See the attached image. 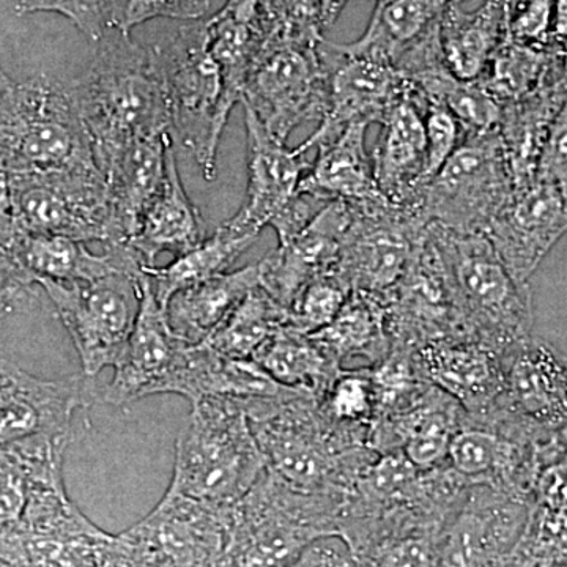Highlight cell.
I'll list each match as a JSON object with an SVG mask.
<instances>
[{
  "mask_svg": "<svg viewBox=\"0 0 567 567\" xmlns=\"http://www.w3.org/2000/svg\"><path fill=\"white\" fill-rule=\"evenodd\" d=\"M316 402L328 423L369 446L377 413L371 369H341Z\"/></svg>",
  "mask_w": 567,
  "mask_h": 567,
  "instance_id": "40",
  "label": "cell"
},
{
  "mask_svg": "<svg viewBox=\"0 0 567 567\" xmlns=\"http://www.w3.org/2000/svg\"><path fill=\"white\" fill-rule=\"evenodd\" d=\"M555 0H522L511 10L509 39L529 47H550Z\"/></svg>",
  "mask_w": 567,
  "mask_h": 567,
  "instance_id": "48",
  "label": "cell"
},
{
  "mask_svg": "<svg viewBox=\"0 0 567 567\" xmlns=\"http://www.w3.org/2000/svg\"><path fill=\"white\" fill-rule=\"evenodd\" d=\"M424 126L427 147H425L423 185L442 169L443 164L456 152L465 137V130L462 128L461 123L454 117L453 112L442 103L427 100Z\"/></svg>",
  "mask_w": 567,
  "mask_h": 567,
  "instance_id": "45",
  "label": "cell"
},
{
  "mask_svg": "<svg viewBox=\"0 0 567 567\" xmlns=\"http://www.w3.org/2000/svg\"><path fill=\"white\" fill-rule=\"evenodd\" d=\"M352 293L336 271L306 284L286 309V327L301 334H312L333 322Z\"/></svg>",
  "mask_w": 567,
  "mask_h": 567,
  "instance_id": "42",
  "label": "cell"
},
{
  "mask_svg": "<svg viewBox=\"0 0 567 567\" xmlns=\"http://www.w3.org/2000/svg\"><path fill=\"white\" fill-rule=\"evenodd\" d=\"M173 141L171 133H164L133 142L104 173L112 245L130 244L142 216L162 192Z\"/></svg>",
  "mask_w": 567,
  "mask_h": 567,
  "instance_id": "26",
  "label": "cell"
},
{
  "mask_svg": "<svg viewBox=\"0 0 567 567\" xmlns=\"http://www.w3.org/2000/svg\"><path fill=\"white\" fill-rule=\"evenodd\" d=\"M92 377L44 380L0 358V451L22 457L70 445L78 415L91 405Z\"/></svg>",
  "mask_w": 567,
  "mask_h": 567,
  "instance_id": "11",
  "label": "cell"
},
{
  "mask_svg": "<svg viewBox=\"0 0 567 567\" xmlns=\"http://www.w3.org/2000/svg\"><path fill=\"white\" fill-rule=\"evenodd\" d=\"M9 251L37 282L93 281L115 271L141 275L145 267L128 244L104 246V254L96 256L63 235L20 233Z\"/></svg>",
  "mask_w": 567,
  "mask_h": 567,
  "instance_id": "28",
  "label": "cell"
},
{
  "mask_svg": "<svg viewBox=\"0 0 567 567\" xmlns=\"http://www.w3.org/2000/svg\"><path fill=\"white\" fill-rule=\"evenodd\" d=\"M18 13H33V11H55L69 18L78 29L89 39L100 41L103 39L106 21L104 0H20Z\"/></svg>",
  "mask_w": 567,
  "mask_h": 567,
  "instance_id": "47",
  "label": "cell"
},
{
  "mask_svg": "<svg viewBox=\"0 0 567 567\" xmlns=\"http://www.w3.org/2000/svg\"><path fill=\"white\" fill-rule=\"evenodd\" d=\"M429 102L442 103L453 112L465 134L495 132L502 104L495 102L477 81H461L446 69L425 71L412 80Z\"/></svg>",
  "mask_w": 567,
  "mask_h": 567,
  "instance_id": "41",
  "label": "cell"
},
{
  "mask_svg": "<svg viewBox=\"0 0 567 567\" xmlns=\"http://www.w3.org/2000/svg\"><path fill=\"white\" fill-rule=\"evenodd\" d=\"M451 6L440 22V47L446 69L461 81H477L509 35L506 0H484L476 10Z\"/></svg>",
  "mask_w": 567,
  "mask_h": 567,
  "instance_id": "31",
  "label": "cell"
},
{
  "mask_svg": "<svg viewBox=\"0 0 567 567\" xmlns=\"http://www.w3.org/2000/svg\"><path fill=\"white\" fill-rule=\"evenodd\" d=\"M155 52L166 85L171 136L192 153L204 177L213 181L229 114L224 111L221 70L208 48L205 22L185 25Z\"/></svg>",
  "mask_w": 567,
  "mask_h": 567,
  "instance_id": "7",
  "label": "cell"
},
{
  "mask_svg": "<svg viewBox=\"0 0 567 567\" xmlns=\"http://www.w3.org/2000/svg\"><path fill=\"white\" fill-rule=\"evenodd\" d=\"M141 309L133 333L115 363L114 379L104 388L107 404L123 406L153 394L171 393L183 350L167 323L166 309L156 300L151 281L142 271Z\"/></svg>",
  "mask_w": 567,
  "mask_h": 567,
  "instance_id": "19",
  "label": "cell"
},
{
  "mask_svg": "<svg viewBox=\"0 0 567 567\" xmlns=\"http://www.w3.org/2000/svg\"><path fill=\"white\" fill-rule=\"evenodd\" d=\"M567 100V78L548 84L527 99L502 106L499 140L514 188L536 182L537 164L551 123Z\"/></svg>",
  "mask_w": 567,
  "mask_h": 567,
  "instance_id": "34",
  "label": "cell"
},
{
  "mask_svg": "<svg viewBox=\"0 0 567 567\" xmlns=\"http://www.w3.org/2000/svg\"><path fill=\"white\" fill-rule=\"evenodd\" d=\"M566 233L567 197L554 186L536 181L514 189L484 235L509 274L518 282L528 284Z\"/></svg>",
  "mask_w": 567,
  "mask_h": 567,
  "instance_id": "18",
  "label": "cell"
},
{
  "mask_svg": "<svg viewBox=\"0 0 567 567\" xmlns=\"http://www.w3.org/2000/svg\"><path fill=\"white\" fill-rule=\"evenodd\" d=\"M550 47L567 55V0H555L550 25Z\"/></svg>",
  "mask_w": 567,
  "mask_h": 567,
  "instance_id": "52",
  "label": "cell"
},
{
  "mask_svg": "<svg viewBox=\"0 0 567 567\" xmlns=\"http://www.w3.org/2000/svg\"><path fill=\"white\" fill-rule=\"evenodd\" d=\"M141 276L115 271L93 281H39L73 339L85 375L93 379L122 357L140 315Z\"/></svg>",
  "mask_w": 567,
  "mask_h": 567,
  "instance_id": "12",
  "label": "cell"
},
{
  "mask_svg": "<svg viewBox=\"0 0 567 567\" xmlns=\"http://www.w3.org/2000/svg\"><path fill=\"white\" fill-rule=\"evenodd\" d=\"M341 369H371L393 350L382 298L352 292L333 322L308 334Z\"/></svg>",
  "mask_w": 567,
  "mask_h": 567,
  "instance_id": "32",
  "label": "cell"
},
{
  "mask_svg": "<svg viewBox=\"0 0 567 567\" xmlns=\"http://www.w3.org/2000/svg\"><path fill=\"white\" fill-rule=\"evenodd\" d=\"M565 78L567 55L563 52L554 47L517 43L507 37L477 82L495 102L505 106Z\"/></svg>",
  "mask_w": 567,
  "mask_h": 567,
  "instance_id": "36",
  "label": "cell"
},
{
  "mask_svg": "<svg viewBox=\"0 0 567 567\" xmlns=\"http://www.w3.org/2000/svg\"><path fill=\"white\" fill-rule=\"evenodd\" d=\"M229 509L167 488L147 517L112 537L106 567H218Z\"/></svg>",
  "mask_w": 567,
  "mask_h": 567,
  "instance_id": "9",
  "label": "cell"
},
{
  "mask_svg": "<svg viewBox=\"0 0 567 567\" xmlns=\"http://www.w3.org/2000/svg\"><path fill=\"white\" fill-rule=\"evenodd\" d=\"M18 234H52L112 245L107 185L10 175Z\"/></svg>",
  "mask_w": 567,
  "mask_h": 567,
  "instance_id": "17",
  "label": "cell"
},
{
  "mask_svg": "<svg viewBox=\"0 0 567 567\" xmlns=\"http://www.w3.org/2000/svg\"><path fill=\"white\" fill-rule=\"evenodd\" d=\"M286 309L257 286L204 344L233 360H252L257 350L286 327Z\"/></svg>",
  "mask_w": 567,
  "mask_h": 567,
  "instance_id": "39",
  "label": "cell"
},
{
  "mask_svg": "<svg viewBox=\"0 0 567 567\" xmlns=\"http://www.w3.org/2000/svg\"><path fill=\"white\" fill-rule=\"evenodd\" d=\"M499 410L539 432L567 423V357L540 339H528L506 357Z\"/></svg>",
  "mask_w": 567,
  "mask_h": 567,
  "instance_id": "24",
  "label": "cell"
},
{
  "mask_svg": "<svg viewBox=\"0 0 567 567\" xmlns=\"http://www.w3.org/2000/svg\"><path fill=\"white\" fill-rule=\"evenodd\" d=\"M245 122L248 133V194L240 212L226 221L237 233L259 237L265 226L300 192L311 163L306 155L286 147L265 130L262 122L246 104Z\"/></svg>",
  "mask_w": 567,
  "mask_h": 567,
  "instance_id": "21",
  "label": "cell"
},
{
  "mask_svg": "<svg viewBox=\"0 0 567 567\" xmlns=\"http://www.w3.org/2000/svg\"><path fill=\"white\" fill-rule=\"evenodd\" d=\"M443 529L423 528L388 537L353 557L354 561L358 567H435Z\"/></svg>",
  "mask_w": 567,
  "mask_h": 567,
  "instance_id": "43",
  "label": "cell"
},
{
  "mask_svg": "<svg viewBox=\"0 0 567 567\" xmlns=\"http://www.w3.org/2000/svg\"><path fill=\"white\" fill-rule=\"evenodd\" d=\"M350 219L349 204L333 200L300 234L268 254L259 262L265 292L287 309L306 284L334 271Z\"/></svg>",
  "mask_w": 567,
  "mask_h": 567,
  "instance_id": "22",
  "label": "cell"
},
{
  "mask_svg": "<svg viewBox=\"0 0 567 567\" xmlns=\"http://www.w3.org/2000/svg\"><path fill=\"white\" fill-rule=\"evenodd\" d=\"M257 286H260L259 264L213 276L171 297L166 305L167 323L186 344H204Z\"/></svg>",
  "mask_w": 567,
  "mask_h": 567,
  "instance_id": "35",
  "label": "cell"
},
{
  "mask_svg": "<svg viewBox=\"0 0 567 567\" xmlns=\"http://www.w3.org/2000/svg\"><path fill=\"white\" fill-rule=\"evenodd\" d=\"M536 181L554 186L567 197V100L551 123L537 164Z\"/></svg>",
  "mask_w": 567,
  "mask_h": 567,
  "instance_id": "49",
  "label": "cell"
},
{
  "mask_svg": "<svg viewBox=\"0 0 567 567\" xmlns=\"http://www.w3.org/2000/svg\"><path fill=\"white\" fill-rule=\"evenodd\" d=\"M256 241L234 230L226 223L216 230L212 238L192 251L182 254L166 267H144L145 276L151 281L153 293L158 303L166 309L167 301L183 289L207 281L213 276L226 274L233 265Z\"/></svg>",
  "mask_w": 567,
  "mask_h": 567,
  "instance_id": "38",
  "label": "cell"
},
{
  "mask_svg": "<svg viewBox=\"0 0 567 567\" xmlns=\"http://www.w3.org/2000/svg\"><path fill=\"white\" fill-rule=\"evenodd\" d=\"M271 379L287 390L319 399L341 371L308 334L282 327L252 357Z\"/></svg>",
  "mask_w": 567,
  "mask_h": 567,
  "instance_id": "37",
  "label": "cell"
},
{
  "mask_svg": "<svg viewBox=\"0 0 567 567\" xmlns=\"http://www.w3.org/2000/svg\"><path fill=\"white\" fill-rule=\"evenodd\" d=\"M284 567H357L350 548L339 537H322Z\"/></svg>",
  "mask_w": 567,
  "mask_h": 567,
  "instance_id": "51",
  "label": "cell"
},
{
  "mask_svg": "<svg viewBox=\"0 0 567 567\" xmlns=\"http://www.w3.org/2000/svg\"><path fill=\"white\" fill-rule=\"evenodd\" d=\"M514 189L498 128L465 134L442 169L421 186L417 208L427 224L484 235Z\"/></svg>",
  "mask_w": 567,
  "mask_h": 567,
  "instance_id": "8",
  "label": "cell"
},
{
  "mask_svg": "<svg viewBox=\"0 0 567 567\" xmlns=\"http://www.w3.org/2000/svg\"><path fill=\"white\" fill-rule=\"evenodd\" d=\"M322 41L271 37L249 71L240 103L278 141L286 142L301 123L322 121L328 110Z\"/></svg>",
  "mask_w": 567,
  "mask_h": 567,
  "instance_id": "10",
  "label": "cell"
},
{
  "mask_svg": "<svg viewBox=\"0 0 567 567\" xmlns=\"http://www.w3.org/2000/svg\"><path fill=\"white\" fill-rule=\"evenodd\" d=\"M70 95L103 175L133 142L171 133L155 48L141 47L121 32L103 37L95 61Z\"/></svg>",
  "mask_w": 567,
  "mask_h": 567,
  "instance_id": "1",
  "label": "cell"
},
{
  "mask_svg": "<svg viewBox=\"0 0 567 567\" xmlns=\"http://www.w3.org/2000/svg\"><path fill=\"white\" fill-rule=\"evenodd\" d=\"M328 70V110L319 128L295 152H306L338 137L352 123H380L409 80L393 65L365 55L350 54L341 44L320 43Z\"/></svg>",
  "mask_w": 567,
  "mask_h": 567,
  "instance_id": "16",
  "label": "cell"
},
{
  "mask_svg": "<svg viewBox=\"0 0 567 567\" xmlns=\"http://www.w3.org/2000/svg\"><path fill=\"white\" fill-rule=\"evenodd\" d=\"M421 374L465 413L498 412L505 395L506 357L468 334L450 336L413 350Z\"/></svg>",
  "mask_w": 567,
  "mask_h": 567,
  "instance_id": "20",
  "label": "cell"
},
{
  "mask_svg": "<svg viewBox=\"0 0 567 567\" xmlns=\"http://www.w3.org/2000/svg\"><path fill=\"white\" fill-rule=\"evenodd\" d=\"M208 48L221 70L224 111L230 115L241 102L254 62L274 33L270 0H227L210 21L205 22Z\"/></svg>",
  "mask_w": 567,
  "mask_h": 567,
  "instance_id": "27",
  "label": "cell"
},
{
  "mask_svg": "<svg viewBox=\"0 0 567 567\" xmlns=\"http://www.w3.org/2000/svg\"><path fill=\"white\" fill-rule=\"evenodd\" d=\"M427 99L413 82L391 104L382 118V132L372 153L380 192L402 207L417 208L425 167Z\"/></svg>",
  "mask_w": 567,
  "mask_h": 567,
  "instance_id": "23",
  "label": "cell"
},
{
  "mask_svg": "<svg viewBox=\"0 0 567 567\" xmlns=\"http://www.w3.org/2000/svg\"><path fill=\"white\" fill-rule=\"evenodd\" d=\"M205 233L207 226L203 215L183 188L173 144L167 148L166 178L162 192L142 216L137 233L128 245L145 267H155L159 254L173 252L178 257L192 251L203 244Z\"/></svg>",
  "mask_w": 567,
  "mask_h": 567,
  "instance_id": "30",
  "label": "cell"
},
{
  "mask_svg": "<svg viewBox=\"0 0 567 567\" xmlns=\"http://www.w3.org/2000/svg\"><path fill=\"white\" fill-rule=\"evenodd\" d=\"M465 410L434 385L412 405L395 415L377 420L369 446L377 454H404L416 468L432 470L446 464L451 439Z\"/></svg>",
  "mask_w": 567,
  "mask_h": 567,
  "instance_id": "25",
  "label": "cell"
},
{
  "mask_svg": "<svg viewBox=\"0 0 567 567\" xmlns=\"http://www.w3.org/2000/svg\"><path fill=\"white\" fill-rule=\"evenodd\" d=\"M350 210L352 219L342 240L336 275L352 292L375 295L385 301L409 271L429 224L420 208L402 207L391 200Z\"/></svg>",
  "mask_w": 567,
  "mask_h": 567,
  "instance_id": "13",
  "label": "cell"
},
{
  "mask_svg": "<svg viewBox=\"0 0 567 567\" xmlns=\"http://www.w3.org/2000/svg\"><path fill=\"white\" fill-rule=\"evenodd\" d=\"M328 204V200L315 194L298 192L297 196L271 219L270 226L278 234L279 245L300 234Z\"/></svg>",
  "mask_w": 567,
  "mask_h": 567,
  "instance_id": "50",
  "label": "cell"
},
{
  "mask_svg": "<svg viewBox=\"0 0 567 567\" xmlns=\"http://www.w3.org/2000/svg\"><path fill=\"white\" fill-rule=\"evenodd\" d=\"M265 470L241 402L208 398L193 405L178 435L169 488L215 509H229Z\"/></svg>",
  "mask_w": 567,
  "mask_h": 567,
  "instance_id": "5",
  "label": "cell"
},
{
  "mask_svg": "<svg viewBox=\"0 0 567 567\" xmlns=\"http://www.w3.org/2000/svg\"><path fill=\"white\" fill-rule=\"evenodd\" d=\"M344 495L316 494L264 475L227 514L218 567H284L322 537H336Z\"/></svg>",
  "mask_w": 567,
  "mask_h": 567,
  "instance_id": "4",
  "label": "cell"
},
{
  "mask_svg": "<svg viewBox=\"0 0 567 567\" xmlns=\"http://www.w3.org/2000/svg\"><path fill=\"white\" fill-rule=\"evenodd\" d=\"M29 495V476L17 457L0 451V537L20 522Z\"/></svg>",
  "mask_w": 567,
  "mask_h": 567,
  "instance_id": "46",
  "label": "cell"
},
{
  "mask_svg": "<svg viewBox=\"0 0 567 567\" xmlns=\"http://www.w3.org/2000/svg\"><path fill=\"white\" fill-rule=\"evenodd\" d=\"M377 2H385V0H377Z\"/></svg>",
  "mask_w": 567,
  "mask_h": 567,
  "instance_id": "55",
  "label": "cell"
},
{
  "mask_svg": "<svg viewBox=\"0 0 567 567\" xmlns=\"http://www.w3.org/2000/svg\"><path fill=\"white\" fill-rule=\"evenodd\" d=\"M532 502L491 486H472L447 520L435 567H509Z\"/></svg>",
  "mask_w": 567,
  "mask_h": 567,
  "instance_id": "14",
  "label": "cell"
},
{
  "mask_svg": "<svg viewBox=\"0 0 567 567\" xmlns=\"http://www.w3.org/2000/svg\"><path fill=\"white\" fill-rule=\"evenodd\" d=\"M445 260L466 334L507 357L533 338L529 284L518 282L483 234L429 224Z\"/></svg>",
  "mask_w": 567,
  "mask_h": 567,
  "instance_id": "6",
  "label": "cell"
},
{
  "mask_svg": "<svg viewBox=\"0 0 567 567\" xmlns=\"http://www.w3.org/2000/svg\"><path fill=\"white\" fill-rule=\"evenodd\" d=\"M107 24L115 31L130 35L133 28L155 18L199 20L210 0H104Z\"/></svg>",
  "mask_w": 567,
  "mask_h": 567,
  "instance_id": "44",
  "label": "cell"
},
{
  "mask_svg": "<svg viewBox=\"0 0 567 567\" xmlns=\"http://www.w3.org/2000/svg\"><path fill=\"white\" fill-rule=\"evenodd\" d=\"M0 164L11 175L106 185L70 92L37 80L0 106Z\"/></svg>",
  "mask_w": 567,
  "mask_h": 567,
  "instance_id": "3",
  "label": "cell"
},
{
  "mask_svg": "<svg viewBox=\"0 0 567 567\" xmlns=\"http://www.w3.org/2000/svg\"><path fill=\"white\" fill-rule=\"evenodd\" d=\"M268 472L316 494L346 495L377 457L328 423L315 398L287 393L241 402Z\"/></svg>",
  "mask_w": 567,
  "mask_h": 567,
  "instance_id": "2",
  "label": "cell"
},
{
  "mask_svg": "<svg viewBox=\"0 0 567 567\" xmlns=\"http://www.w3.org/2000/svg\"><path fill=\"white\" fill-rule=\"evenodd\" d=\"M507 3H509L511 10L514 9V7H517L518 3L522 2V0H506Z\"/></svg>",
  "mask_w": 567,
  "mask_h": 567,
  "instance_id": "54",
  "label": "cell"
},
{
  "mask_svg": "<svg viewBox=\"0 0 567 567\" xmlns=\"http://www.w3.org/2000/svg\"><path fill=\"white\" fill-rule=\"evenodd\" d=\"M563 567H567V559H566V563H565V565H563Z\"/></svg>",
  "mask_w": 567,
  "mask_h": 567,
  "instance_id": "56",
  "label": "cell"
},
{
  "mask_svg": "<svg viewBox=\"0 0 567 567\" xmlns=\"http://www.w3.org/2000/svg\"><path fill=\"white\" fill-rule=\"evenodd\" d=\"M368 123H352L334 140L317 145V158L300 183V192L352 208L388 203L374 177L372 159L365 155Z\"/></svg>",
  "mask_w": 567,
  "mask_h": 567,
  "instance_id": "29",
  "label": "cell"
},
{
  "mask_svg": "<svg viewBox=\"0 0 567 567\" xmlns=\"http://www.w3.org/2000/svg\"><path fill=\"white\" fill-rule=\"evenodd\" d=\"M464 0H385L377 2L363 35L341 44L350 54L390 63L399 61L440 33V22L451 6Z\"/></svg>",
  "mask_w": 567,
  "mask_h": 567,
  "instance_id": "33",
  "label": "cell"
},
{
  "mask_svg": "<svg viewBox=\"0 0 567 567\" xmlns=\"http://www.w3.org/2000/svg\"><path fill=\"white\" fill-rule=\"evenodd\" d=\"M385 305L393 347L416 350L439 339L466 334L445 260L429 229Z\"/></svg>",
  "mask_w": 567,
  "mask_h": 567,
  "instance_id": "15",
  "label": "cell"
},
{
  "mask_svg": "<svg viewBox=\"0 0 567 567\" xmlns=\"http://www.w3.org/2000/svg\"><path fill=\"white\" fill-rule=\"evenodd\" d=\"M349 0H319L323 29L331 28L342 13Z\"/></svg>",
  "mask_w": 567,
  "mask_h": 567,
  "instance_id": "53",
  "label": "cell"
}]
</instances>
